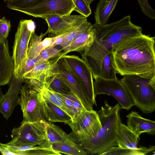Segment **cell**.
Here are the masks:
<instances>
[{"mask_svg": "<svg viewBox=\"0 0 155 155\" xmlns=\"http://www.w3.org/2000/svg\"><path fill=\"white\" fill-rule=\"evenodd\" d=\"M155 38L143 34L127 38L113 48L117 73L147 79L155 76Z\"/></svg>", "mask_w": 155, "mask_h": 155, "instance_id": "cell-1", "label": "cell"}, {"mask_svg": "<svg viewBox=\"0 0 155 155\" xmlns=\"http://www.w3.org/2000/svg\"><path fill=\"white\" fill-rule=\"evenodd\" d=\"M119 104L110 105L107 101L97 112L101 127L94 137L78 144L87 154H101L110 148L118 146L116 137L117 128L122 123Z\"/></svg>", "mask_w": 155, "mask_h": 155, "instance_id": "cell-2", "label": "cell"}, {"mask_svg": "<svg viewBox=\"0 0 155 155\" xmlns=\"http://www.w3.org/2000/svg\"><path fill=\"white\" fill-rule=\"evenodd\" d=\"M94 25L95 38L111 51L113 48L126 39L143 34L142 28L131 22L130 15L102 26L95 24Z\"/></svg>", "mask_w": 155, "mask_h": 155, "instance_id": "cell-3", "label": "cell"}, {"mask_svg": "<svg viewBox=\"0 0 155 155\" xmlns=\"http://www.w3.org/2000/svg\"><path fill=\"white\" fill-rule=\"evenodd\" d=\"M80 52L90 67L94 79L97 77L107 79L117 78L112 51L95 38Z\"/></svg>", "mask_w": 155, "mask_h": 155, "instance_id": "cell-4", "label": "cell"}, {"mask_svg": "<svg viewBox=\"0 0 155 155\" xmlns=\"http://www.w3.org/2000/svg\"><path fill=\"white\" fill-rule=\"evenodd\" d=\"M134 105L143 112L150 114L155 110V76L147 79L136 75L124 76L120 79Z\"/></svg>", "mask_w": 155, "mask_h": 155, "instance_id": "cell-5", "label": "cell"}, {"mask_svg": "<svg viewBox=\"0 0 155 155\" xmlns=\"http://www.w3.org/2000/svg\"><path fill=\"white\" fill-rule=\"evenodd\" d=\"M25 83L21 87L18 101L23 114L21 123L46 121L41 94L44 85L36 81Z\"/></svg>", "mask_w": 155, "mask_h": 155, "instance_id": "cell-6", "label": "cell"}, {"mask_svg": "<svg viewBox=\"0 0 155 155\" xmlns=\"http://www.w3.org/2000/svg\"><path fill=\"white\" fill-rule=\"evenodd\" d=\"M49 75H54L62 82L76 96L86 110H93V105L84 83L63 56L55 61L53 68L46 76Z\"/></svg>", "mask_w": 155, "mask_h": 155, "instance_id": "cell-7", "label": "cell"}, {"mask_svg": "<svg viewBox=\"0 0 155 155\" xmlns=\"http://www.w3.org/2000/svg\"><path fill=\"white\" fill-rule=\"evenodd\" d=\"M35 25L32 20L19 21L15 33L12 58L14 62L13 75L21 80V72L27 61V52L30 40L35 32Z\"/></svg>", "mask_w": 155, "mask_h": 155, "instance_id": "cell-8", "label": "cell"}, {"mask_svg": "<svg viewBox=\"0 0 155 155\" xmlns=\"http://www.w3.org/2000/svg\"><path fill=\"white\" fill-rule=\"evenodd\" d=\"M69 125L72 131L68 134L78 145L95 136L101 127L98 114L93 110L81 111L72 119Z\"/></svg>", "mask_w": 155, "mask_h": 155, "instance_id": "cell-9", "label": "cell"}, {"mask_svg": "<svg viewBox=\"0 0 155 155\" xmlns=\"http://www.w3.org/2000/svg\"><path fill=\"white\" fill-rule=\"evenodd\" d=\"M94 79V91L96 97L101 94L111 96L118 102L121 108L127 110L134 105L128 91L120 80L117 78L107 79L98 77Z\"/></svg>", "mask_w": 155, "mask_h": 155, "instance_id": "cell-10", "label": "cell"}, {"mask_svg": "<svg viewBox=\"0 0 155 155\" xmlns=\"http://www.w3.org/2000/svg\"><path fill=\"white\" fill-rule=\"evenodd\" d=\"M47 122L41 120L21 123L19 127H15L12 130V137L17 140L36 145L51 144L46 132Z\"/></svg>", "mask_w": 155, "mask_h": 155, "instance_id": "cell-11", "label": "cell"}, {"mask_svg": "<svg viewBox=\"0 0 155 155\" xmlns=\"http://www.w3.org/2000/svg\"><path fill=\"white\" fill-rule=\"evenodd\" d=\"M75 7L72 0H41L24 13L35 18H42L52 15L63 16L70 15Z\"/></svg>", "mask_w": 155, "mask_h": 155, "instance_id": "cell-12", "label": "cell"}, {"mask_svg": "<svg viewBox=\"0 0 155 155\" xmlns=\"http://www.w3.org/2000/svg\"><path fill=\"white\" fill-rule=\"evenodd\" d=\"M43 18L48 25V29L46 32L53 34L54 36L71 31L87 20V17L82 15H52L46 16Z\"/></svg>", "mask_w": 155, "mask_h": 155, "instance_id": "cell-13", "label": "cell"}, {"mask_svg": "<svg viewBox=\"0 0 155 155\" xmlns=\"http://www.w3.org/2000/svg\"><path fill=\"white\" fill-rule=\"evenodd\" d=\"M63 57L83 81L93 105L96 104L94 91V78L91 70L86 62L75 55H65Z\"/></svg>", "mask_w": 155, "mask_h": 155, "instance_id": "cell-14", "label": "cell"}, {"mask_svg": "<svg viewBox=\"0 0 155 155\" xmlns=\"http://www.w3.org/2000/svg\"><path fill=\"white\" fill-rule=\"evenodd\" d=\"M23 81L16 79L13 75L8 91L3 95L0 102V113L7 120L11 116L15 107L18 105V95Z\"/></svg>", "mask_w": 155, "mask_h": 155, "instance_id": "cell-15", "label": "cell"}, {"mask_svg": "<svg viewBox=\"0 0 155 155\" xmlns=\"http://www.w3.org/2000/svg\"><path fill=\"white\" fill-rule=\"evenodd\" d=\"M14 62L11 56L7 39L0 41V86L9 83L14 70Z\"/></svg>", "mask_w": 155, "mask_h": 155, "instance_id": "cell-16", "label": "cell"}, {"mask_svg": "<svg viewBox=\"0 0 155 155\" xmlns=\"http://www.w3.org/2000/svg\"><path fill=\"white\" fill-rule=\"evenodd\" d=\"M127 117V127L138 137L144 133L155 135V121L142 117L135 111H132Z\"/></svg>", "mask_w": 155, "mask_h": 155, "instance_id": "cell-17", "label": "cell"}, {"mask_svg": "<svg viewBox=\"0 0 155 155\" xmlns=\"http://www.w3.org/2000/svg\"><path fill=\"white\" fill-rule=\"evenodd\" d=\"M43 103L44 117L46 121L50 123H64L68 125L72 122V118L69 114L43 97Z\"/></svg>", "mask_w": 155, "mask_h": 155, "instance_id": "cell-18", "label": "cell"}, {"mask_svg": "<svg viewBox=\"0 0 155 155\" xmlns=\"http://www.w3.org/2000/svg\"><path fill=\"white\" fill-rule=\"evenodd\" d=\"M47 34L46 32L38 36L35 32L33 33L28 47L27 60L38 57L44 49L51 46L54 42L57 36L46 38L42 41L43 37Z\"/></svg>", "mask_w": 155, "mask_h": 155, "instance_id": "cell-19", "label": "cell"}, {"mask_svg": "<svg viewBox=\"0 0 155 155\" xmlns=\"http://www.w3.org/2000/svg\"><path fill=\"white\" fill-rule=\"evenodd\" d=\"M95 37L94 24L90 25L86 30L78 34L63 52L66 55L71 51L80 52L93 41Z\"/></svg>", "mask_w": 155, "mask_h": 155, "instance_id": "cell-20", "label": "cell"}, {"mask_svg": "<svg viewBox=\"0 0 155 155\" xmlns=\"http://www.w3.org/2000/svg\"><path fill=\"white\" fill-rule=\"evenodd\" d=\"M116 139L118 146L123 149H137L139 137L121 123L118 127Z\"/></svg>", "mask_w": 155, "mask_h": 155, "instance_id": "cell-21", "label": "cell"}, {"mask_svg": "<svg viewBox=\"0 0 155 155\" xmlns=\"http://www.w3.org/2000/svg\"><path fill=\"white\" fill-rule=\"evenodd\" d=\"M59 57L54 58L52 60H43L40 61L30 70L22 75V80L35 79L44 84L45 78L53 68L55 61Z\"/></svg>", "mask_w": 155, "mask_h": 155, "instance_id": "cell-22", "label": "cell"}, {"mask_svg": "<svg viewBox=\"0 0 155 155\" xmlns=\"http://www.w3.org/2000/svg\"><path fill=\"white\" fill-rule=\"evenodd\" d=\"M118 0H100L94 12L95 24L102 26L108 22Z\"/></svg>", "mask_w": 155, "mask_h": 155, "instance_id": "cell-23", "label": "cell"}, {"mask_svg": "<svg viewBox=\"0 0 155 155\" xmlns=\"http://www.w3.org/2000/svg\"><path fill=\"white\" fill-rule=\"evenodd\" d=\"M46 132L48 140L51 144L55 142H60L81 147L60 127L51 123L47 122Z\"/></svg>", "mask_w": 155, "mask_h": 155, "instance_id": "cell-24", "label": "cell"}, {"mask_svg": "<svg viewBox=\"0 0 155 155\" xmlns=\"http://www.w3.org/2000/svg\"><path fill=\"white\" fill-rule=\"evenodd\" d=\"M155 150L154 146L149 147H140L137 149H123L119 146L113 147L102 153L101 155H143L152 152Z\"/></svg>", "mask_w": 155, "mask_h": 155, "instance_id": "cell-25", "label": "cell"}, {"mask_svg": "<svg viewBox=\"0 0 155 155\" xmlns=\"http://www.w3.org/2000/svg\"><path fill=\"white\" fill-rule=\"evenodd\" d=\"M44 84L45 87L56 93L67 94L71 91L62 82L53 75L47 76Z\"/></svg>", "mask_w": 155, "mask_h": 155, "instance_id": "cell-26", "label": "cell"}, {"mask_svg": "<svg viewBox=\"0 0 155 155\" xmlns=\"http://www.w3.org/2000/svg\"><path fill=\"white\" fill-rule=\"evenodd\" d=\"M41 0H4L9 8L24 13L28 9L38 3Z\"/></svg>", "mask_w": 155, "mask_h": 155, "instance_id": "cell-27", "label": "cell"}, {"mask_svg": "<svg viewBox=\"0 0 155 155\" xmlns=\"http://www.w3.org/2000/svg\"><path fill=\"white\" fill-rule=\"evenodd\" d=\"M52 148L60 153L71 155H86L87 154L85 150L81 147H74L68 144L55 142L51 144Z\"/></svg>", "mask_w": 155, "mask_h": 155, "instance_id": "cell-28", "label": "cell"}, {"mask_svg": "<svg viewBox=\"0 0 155 155\" xmlns=\"http://www.w3.org/2000/svg\"><path fill=\"white\" fill-rule=\"evenodd\" d=\"M41 94L44 97L59 107L71 117L69 110L58 93L44 87L42 90Z\"/></svg>", "mask_w": 155, "mask_h": 155, "instance_id": "cell-29", "label": "cell"}, {"mask_svg": "<svg viewBox=\"0 0 155 155\" xmlns=\"http://www.w3.org/2000/svg\"><path fill=\"white\" fill-rule=\"evenodd\" d=\"M91 24L90 22L87 21V20L81 25L70 32L64 40L60 45L61 47L62 50H65L68 46L77 35L81 32L87 29Z\"/></svg>", "mask_w": 155, "mask_h": 155, "instance_id": "cell-30", "label": "cell"}, {"mask_svg": "<svg viewBox=\"0 0 155 155\" xmlns=\"http://www.w3.org/2000/svg\"><path fill=\"white\" fill-rule=\"evenodd\" d=\"M61 50L62 49L50 46L44 49L39 55L43 59L48 60L64 55L63 52H61Z\"/></svg>", "mask_w": 155, "mask_h": 155, "instance_id": "cell-31", "label": "cell"}, {"mask_svg": "<svg viewBox=\"0 0 155 155\" xmlns=\"http://www.w3.org/2000/svg\"><path fill=\"white\" fill-rule=\"evenodd\" d=\"M75 8L74 11L79 13L86 17H88L91 13V11L90 5L84 0H72Z\"/></svg>", "mask_w": 155, "mask_h": 155, "instance_id": "cell-32", "label": "cell"}, {"mask_svg": "<svg viewBox=\"0 0 155 155\" xmlns=\"http://www.w3.org/2000/svg\"><path fill=\"white\" fill-rule=\"evenodd\" d=\"M11 27L10 21L4 17L0 19V41L7 39Z\"/></svg>", "mask_w": 155, "mask_h": 155, "instance_id": "cell-33", "label": "cell"}, {"mask_svg": "<svg viewBox=\"0 0 155 155\" xmlns=\"http://www.w3.org/2000/svg\"><path fill=\"white\" fill-rule=\"evenodd\" d=\"M142 12L150 18H155V12L149 5L148 0H137Z\"/></svg>", "mask_w": 155, "mask_h": 155, "instance_id": "cell-34", "label": "cell"}, {"mask_svg": "<svg viewBox=\"0 0 155 155\" xmlns=\"http://www.w3.org/2000/svg\"><path fill=\"white\" fill-rule=\"evenodd\" d=\"M70 32L57 36V38L51 46L54 47L57 45H60L65 39L67 36Z\"/></svg>", "mask_w": 155, "mask_h": 155, "instance_id": "cell-35", "label": "cell"}, {"mask_svg": "<svg viewBox=\"0 0 155 155\" xmlns=\"http://www.w3.org/2000/svg\"><path fill=\"white\" fill-rule=\"evenodd\" d=\"M85 2L89 5H90L91 3L94 0H84Z\"/></svg>", "mask_w": 155, "mask_h": 155, "instance_id": "cell-36", "label": "cell"}, {"mask_svg": "<svg viewBox=\"0 0 155 155\" xmlns=\"http://www.w3.org/2000/svg\"><path fill=\"white\" fill-rule=\"evenodd\" d=\"M3 95L2 92L0 93V102L2 98Z\"/></svg>", "mask_w": 155, "mask_h": 155, "instance_id": "cell-37", "label": "cell"}, {"mask_svg": "<svg viewBox=\"0 0 155 155\" xmlns=\"http://www.w3.org/2000/svg\"><path fill=\"white\" fill-rule=\"evenodd\" d=\"M2 90H1V87H0V92H2Z\"/></svg>", "mask_w": 155, "mask_h": 155, "instance_id": "cell-38", "label": "cell"}]
</instances>
